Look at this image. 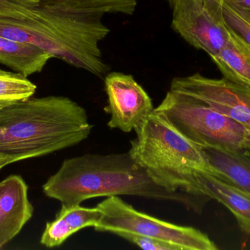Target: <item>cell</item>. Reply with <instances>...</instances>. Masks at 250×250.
<instances>
[{
  "mask_svg": "<svg viewBox=\"0 0 250 250\" xmlns=\"http://www.w3.org/2000/svg\"><path fill=\"white\" fill-rule=\"evenodd\" d=\"M48 198L62 205H81L101 197H139L180 204L198 212L207 199L184 192H171L157 185L129 152L87 154L64 160L55 174L42 185Z\"/></svg>",
  "mask_w": 250,
  "mask_h": 250,
  "instance_id": "1",
  "label": "cell"
},
{
  "mask_svg": "<svg viewBox=\"0 0 250 250\" xmlns=\"http://www.w3.org/2000/svg\"><path fill=\"white\" fill-rule=\"evenodd\" d=\"M93 129L86 110L64 96L29 98L0 109V152L10 164L78 145Z\"/></svg>",
  "mask_w": 250,
  "mask_h": 250,
  "instance_id": "2",
  "label": "cell"
},
{
  "mask_svg": "<svg viewBox=\"0 0 250 250\" xmlns=\"http://www.w3.org/2000/svg\"><path fill=\"white\" fill-rule=\"evenodd\" d=\"M134 131L136 136L131 141L128 152L163 189L193 195L197 170L211 173L200 147L181 135L160 114L152 112Z\"/></svg>",
  "mask_w": 250,
  "mask_h": 250,
  "instance_id": "3",
  "label": "cell"
},
{
  "mask_svg": "<svg viewBox=\"0 0 250 250\" xmlns=\"http://www.w3.org/2000/svg\"><path fill=\"white\" fill-rule=\"evenodd\" d=\"M153 112L198 146L230 151L250 147V131L190 95L169 90Z\"/></svg>",
  "mask_w": 250,
  "mask_h": 250,
  "instance_id": "4",
  "label": "cell"
},
{
  "mask_svg": "<svg viewBox=\"0 0 250 250\" xmlns=\"http://www.w3.org/2000/svg\"><path fill=\"white\" fill-rule=\"evenodd\" d=\"M97 207L102 212V217L94 227L96 231L141 235L175 245L180 250L218 249L201 230L177 226L138 211L119 196L108 197Z\"/></svg>",
  "mask_w": 250,
  "mask_h": 250,
  "instance_id": "5",
  "label": "cell"
},
{
  "mask_svg": "<svg viewBox=\"0 0 250 250\" xmlns=\"http://www.w3.org/2000/svg\"><path fill=\"white\" fill-rule=\"evenodd\" d=\"M170 7L172 28L189 45L210 57L224 46L230 32L222 16L221 1L176 0Z\"/></svg>",
  "mask_w": 250,
  "mask_h": 250,
  "instance_id": "6",
  "label": "cell"
},
{
  "mask_svg": "<svg viewBox=\"0 0 250 250\" xmlns=\"http://www.w3.org/2000/svg\"><path fill=\"white\" fill-rule=\"evenodd\" d=\"M170 91L190 95L250 131V90L226 78L211 79L196 73L172 80Z\"/></svg>",
  "mask_w": 250,
  "mask_h": 250,
  "instance_id": "7",
  "label": "cell"
},
{
  "mask_svg": "<svg viewBox=\"0 0 250 250\" xmlns=\"http://www.w3.org/2000/svg\"><path fill=\"white\" fill-rule=\"evenodd\" d=\"M105 89L108 96L105 111L111 115L108 123L110 129L129 133L154 110L149 95L132 75L107 73Z\"/></svg>",
  "mask_w": 250,
  "mask_h": 250,
  "instance_id": "8",
  "label": "cell"
},
{
  "mask_svg": "<svg viewBox=\"0 0 250 250\" xmlns=\"http://www.w3.org/2000/svg\"><path fill=\"white\" fill-rule=\"evenodd\" d=\"M33 213L21 176L11 175L0 182V250L20 233Z\"/></svg>",
  "mask_w": 250,
  "mask_h": 250,
  "instance_id": "9",
  "label": "cell"
},
{
  "mask_svg": "<svg viewBox=\"0 0 250 250\" xmlns=\"http://www.w3.org/2000/svg\"><path fill=\"white\" fill-rule=\"evenodd\" d=\"M192 195L213 199L233 214L244 233L250 235V195L232 183L206 171L197 170Z\"/></svg>",
  "mask_w": 250,
  "mask_h": 250,
  "instance_id": "10",
  "label": "cell"
},
{
  "mask_svg": "<svg viewBox=\"0 0 250 250\" xmlns=\"http://www.w3.org/2000/svg\"><path fill=\"white\" fill-rule=\"evenodd\" d=\"M102 217L101 210L81 205H62L55 220L46 223L41 243L48 248L61 246L72 235L82 229L95 227Z\"/></svg>",
  "mask_w": 250,
  "mask_h": 250,
  "instance_id": "11",
  "label": "cell"
},
{
  "mask_svg": "<svg viewBox=\"0 0 250 250\" xmlns=\"http://www.w3.org/2000/svg\"><path fill=\"white\" fill-rule=\"evenodd\" d=\"M211 173L250 195V147L237 151L200 147Z\"/></svg>",
  "mask_w": 250,
  "mask_h": 250,
  "instance_id": "12",
  "label": "cell"
},
{
  "mask_svg": "<svg viewBox=\"0 0 250 250\" xmlns=\"http://www.w3.org/2000/svg\"><path fill=\"white\" fill-rule=\"evenodd\" d=\"M229 32L227 42L211 60L224 78L250 90V46L230 29Z\"/></svg>",
  "mask_w": 250,
  "mask_h": 250,
  "instance_id": "13",
  "label": "cell"
},
{
  "mask_svg": "<svg viewBox=\"0 0 250 250\" xmlns=\"http://www.w3.org/2000/svg\"><path fill=\"white\" fill-rule=\"evenodd\" d=\"M51 58V54L37 45L0 35V63L26 77L41 73Z\"/></svg>",
  "mask_w": 250,
  "mask_h": 250,
  "instance_id": "14",
  "label": "cell"
},
{
  "mask_svg": "<svg viewBox=\"0 0 250 250\" xmlns=\"http://www.w3.org/2000/svg\"><path fill=\"white\" fill-rule=\"evenodd\" d=\"M139 0H41L45 5L62 7L105 14H123L131 16L135 13Z\"/></svg>",
  "mask_w": 250,
  "mask_h": 250,
  "instance_id": "15",
  "label": "cell"
},
{
  "mask_svg": "<svg viewBox=\"0 0 250 250\" xmlns=\"http://www.w3.org/2000/svg\"><path fill=\"white\" fill-rule=\"evenodd\" d=\"M36 89V85L21 73L0 68V109L31 98Z\"/></svg>",
  "mask_w": 250,
  "mask_h": 250,
  "instance_id": "16",
  "label": "cell"
},
{
  "mask_svg": "<svg viewBox=\"0 0 250 250\" xmlns=\"http://www.w3.org/2000/svg\"><path fill=\"white\" fill-rule=\"evenodd\" d=\"M221 12L226 26L250 46V10L221 0Z\"/></svg>",
  "mask_w": 250,
  "mask_h": 250,
  "instance_id": "17",
  "label": "cell"
},
{
  "mask_svg": "<svg viewBox=\"0 0 250 250\" xmlns=\"http://www.w3.org/2000/svg\"><path fill=\"white\" fill-rule=\"evenodd\" d=\"M117 236L123 238L133 245H137L143 250H180L178 247L157 239L146 237L141 235L132 234V233H117Z\"/></svg>",
  "mask_w": 250,
  "mask_h": 250,
  "instance_id": "18",
  "label": "cell"
},
{
  "mask_svg": "<svg viewBox=\"0 0 250 250\" xmlns=\"http://www.w3.org/2000/svg\"><path fill=\"white\" fill-rule=\"evenodd\" d=\"M223 1H228L240 8L250 10V0H223Z\"/></svg>",
  "mask_w": 250,
  "mask_h": 250,
  "instance_id": "19",
  "label": "cell"
},
{
  "mask_svg": "<svg viewBox=\"0 0 250 250\" xmlns=\"http://www.w3.org/2000/svg\"><path fill=\"white\" fill-rule=\"evenodd\" d=\"M3 1H11V2L24 4V5H36L39 4L41 0H3Z\"/></svg>",
  "mask_w": 250,
  "mask_h": 250,
  "instance_id": "20",
  "label": "cell"
},
{
  "mask_svg": "<svg viewBox=\"0 0 250 250\" xmlns=\"http://www.w3.org/2000/svg\"><path fill=\"white\" fill-rule=\"evenodd\" d=\"M10 164V161H9L8 159L4 157V156L0 152V170H1L2 167H4V166Z\"/></svg>",
  "mask_w": 250,
  "mask_h": 250,
  "instance_id": "21",
  "label": "cell"
},
{
  "mask_svg": "<svg viewBox=\"0 0 250 250\" xmlns=\"http://www.w3.org/2000/svg\"><path fill=\"white\" fill-rule=\"evenodd\" d=\"M166 1H167V3H168L169 5L171 6L172 4H173V2H174L176 0H166ZM213 1H220V0H213Z\"/></svg>",
  "mask_w": 250,
  "mask_h": 250,
  "instance_id": "22",
  "label": "cell"
}]
</instances>
